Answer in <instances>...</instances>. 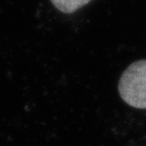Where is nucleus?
<instances>
[{"instance_id": "nucleus-1", "label": "nucleus", "mask_w": 146, "mask_h": 146, "mask_svg": "<svg viewBox=\"0 0 146 146\" xmlns=\"http://www.w3.org/2000/svg\"><path fill=\"white\" fill-rule=\"evenodd\" d=\"M119 92L125 103L138 109H146V60L131 64L122 74Z\"/></svg>"}, {"instance_id": "nucleus-2", "label": "nucleus", "mask_w": 146, "mask_h": 146, "mask_svg": "<svg viewBox=\"0 0 146 146\" xmlns=\"http://www.w3.org/2000/svg\"><path fill=\"white\" fill-rule=\"evenodd\" d=\"M90 1L91 0H51L53 5L64 13H73Z\"/></svg>"}]
</instances>
